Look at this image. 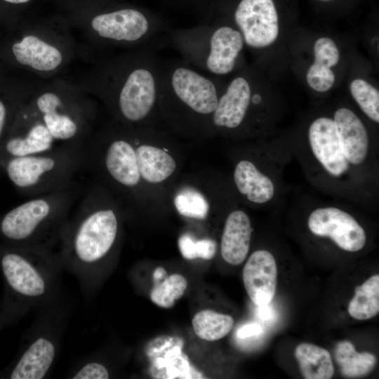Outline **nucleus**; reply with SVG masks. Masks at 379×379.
Returning a JSON list of instances; mask_svg holds the SVG:
<instances>
[{"label":"nucleus","instance_id":"nucleus-12","mask_svg":"<svg viewBox=\"0 0 379 379\" xmlns=\"http://www.w3.org/2000/svg\"><path fill=\"white\" fill-rule=\"evenodd\" d=\"M308 139L314 157L330 175L340 177L349 169L333 119L321 117L314 120L309 127Z\"/></svg>","mask_w":379,"mask_h":379},{"label":"nucleus","instance_id":"nucleus-15","mask_svg":"<svg viewBox=\"0 0 379 379\" xmlns=\"http://www.w3.org/2000/svg\"><path fill=\"white\" fill-rule=\"evenodd\" d=\"M333 121L343 153L350 164L360 165L368 152L369 140L361 120L351 109H338Z\"/></svg>","mask_w":379,"mask_h":379},{"label":"nucleus","instance_id":"nucleus-26","mask_svg":"<svg viewBox=\"0 0 379 379\" xmlns=\"http://www.w3.org/2000/svg\"><path fill=\"white\" fill-rule=\"evenodd\" d=\"M195 334L206 341H215L226 336L234 326V319L211 310L197 312L192 320Z\"/></svg>","mask_w":379,"mask_h":379},{"label":"nucleus","instance_id":"nucleus-9","mask_svg":"<svg viewBox=\"0 0 379 379\" xmlns=\"http://www.w3.org/2000/svg\"><path fill=\"white\" fill-rule=\"evenodd\" d=\"M91 26L103 39L128 43L147 41L151 43L166 31L161 24L134 8H122L98 15L93 18Z\"/></svg>","mask_w":379,"mask_h":379},{"label":"nucleus","instance_id":"nucleus-32","mask_svg":"<svg viewBox=\"0 0 379 379\" xmlns=\"http://www.w3.org/2000/svg\"><path fill=\"white\" fill-rule=\"evenodd\" d=\"M262 331V326L258 323H250L240 327L237 335L239 338H246L258 335Z\"/></svg>","mask_w":379,"mask_h":379},{"label":"nucleus","instance_id":"nucleus-1","mask_svg":"<svg viewBox=\"0 0 379 379\" xmlns=\"http://www.w3.org/2000/svg\"><path fill=\"white\" fill-rule=\"evenodd\" d=\"M101 201L97 190L87 192L77 213L69 217L57 251L63 269L77 278L87 297L96 287L101 266L119 231L116 211Z\"/></svg>","mask_w":379,"mask_h":379},{"label":"nucleus","instance_id":"nucleus-33","mask_svg":"<svg viewBox=\"0 0 379 379\" xmlns=\"http://www.w3.org/2000/svg\"><path fill=\"white\" fill-rule=\"evenodd\" d=\"M258 307V315L262 320L270 321L274 318V311L270 303Z\"/></svg>","mask_w":379,"mask_h":379},{"label":"nucleus","instance_id":"nucleus-22","mask_svg":"<svg viewBox=\"0 0 379 379\" xmlns=\"http://www.w3.org/2000/svg\"><path fill=\"white\" fill-rule=\"evenodd\" d=\"M141 178L150 183H159L168 178L175 171V159L162 149L147 144L135 148Z\"/></svg>","mask_w":379,"mask_h":379},{"label":"nucleus","instance_id":"nucleus-6","mask_svg":"<svg viewBox=\"0 0 379 379\" xmlns=\"http://www.w3.org/2000/svg\"><path fill=\"white\" fill-rule=\"evenodd\" d=\"M167 33L182 59L213 76L231 73L244 46L241 32L227 25H202L168 30Z\"/></svg>","mask_w":379,"mask_h":379},{"label":"nucleus","instance_id":"nucleus-4","mask_svg":"<svg viewBox=\"0 0 379 379\" xmlns=\"http://www.w3.org/2000/svg\"><path fill=\"white\" fill-rule=\"evenodd\" d=\"M8 247L1 251L0 265L23 312L37 310L61 295L63 267L56 252Z\"/></svg>","mask_w":379,"mask_h":379},{"label":"nucleus","instance_id":"nucleus-30","mask_svg":"<svg viewBox=\"0 0 379 379\" xmlns=\"http://www.w3.org/2000/svg\"><path fill=\"white\" fill-rule=\"evenodd\" d=\"M350 93L362 112L374 122H379V91L364 79L357 78L350 84Z\"/></svg>","mask_w":379,"mask_h":379},{"label":"nucleus","instance_id":"nucleus-10","mask_svg":"<svg viewBox=\"0 0 379 379\" xmlns=\"http://www.w3.org/2000/svg\"><path fill=\"white\" fill-rule=\"evenodd\" d=\"M234 18L244 44L252 48H266L279 36V18L273 0H241Z\"/></svg>","mask_w":379,"mask_h":379},{"label":"nucleus","instance_id":"nucleus-18","mask_svg":"<svg viewBox=\"0 0 379 379\" xmlns=\"http://www.w3.org/2000/svg\"><path fill=\"white\" fill-rule=\"evenodd\" d=\"M55 140L42 121H36L22 135H13L4 139L0 145V166L12 157H24L48 152L55 148Z\"/></svg>","mask_w":379,"mask_h":379},{"label":"nucleus","instance_id":"nucleus-16","mask_svg":"<svg viewBox=\"0 0 379 379\" xmlns=\"http://www.w3.org/2000/svg\"><path fill=\"white\" fill-rule=\"evenodd\" d=\"M103 166L110 178L123 187L133 188L140 182L135 148L126 139L116 138L109 143Z\"/></svg>","mask_w":379,"mask_h":379},{"label":"nucleus","instance_id":"nucleus-25","mask_svg":"<svg viewBox=\"0 0 379 379\" xmlns=\"http://www.w3.org/2000/svg\"><path fill=\"white\" fill-rule=\"evenodd\" d=\"M347 311L351 317L366 320L379 312V275L374 274L354 289Z\"/></svg>","mask_w":379,"mask_h":379},{"label":"nucleus","instance_id":"nucleus-28","mask_svg":"<svg viewBox=\"0 0 379 379\" xmlns=\"http://www.w3.org/2000/svg\"><path fill=\"white\" fill-rule=\"evenodd\" d=\"M173 203L178 212L182 216L202 220L208 215V202L203 194L194 188L190 187L180 190Z\"/></svg>","mask_w":379,"mask_h":379},{"label":"nucleus","instance_id":"nucleus-31","mask_svg":"<svg viewBox=\"0 0 379 379\" xmlns=\"http://www.w3.org/2000/svg\"><path fill=\"white\" fill-rule=\"evenodd\" d=\"M178 248L185 259L211 260L216 253L217 244L215 241L209 239L196 241L191 235L185 234L178 239Z\"/></svg>","mask_w":379,"mask_h":379},{"label":"nucleus","instance_id":"nucleus-29","mask_svg":"<svg viewBox=\"0 0 379 379\" xmlns=\"http://www.w3.org/2000/svg\"><path fill=\"white\" fill-rule=\"evenodd\" d=\"M187 287L186 279L179 274H173L162 283L155 285L150 292L151 300L160 307H172L175 301L182 298Z\"/></svg>","mask_w":379,"mask_h":379},{"label":"nucleus","instance_id":"nucleus-8","mask_svg":"<svg viewBox=\"0 0 379 379\" xmlns=\"http://www.w3.org/2000/svg\"><path fill=\"white\" fill-rule=\"evenodd\" d=\"M161 59L149 46L126 72L116 96L117 109L126 121L142 122L158 107Z\"/></svg>","mask_w":379,"mask_h":379},{"label":"nucleus","instance_id":"nucleus-2","mask_svg":"<svg viewBox=\"0 0 379 379\" xmlns=\"http://www.w3.org/2000/svg\"><path fill=\"white\" fill-rule=\"evenodd\" d=\"M75 182L31 197L0 218V235L10 246L56 252L77 197Z\"/></svg>","mask_w":379,"mask_h":379},{"label":"nucleus","instance_id":"nucleus-27","mask_svg":"<svg viewBox=\"0 0 379 379\" xmlns=\"http://www.w3.org/2000/svg\"><path fill=\"white\" fill-rule=\"evenodd\" d=\"M165 369L162 378H203L197 371L194 370L189 361L185 358L180 347L175 346L168 350L164 357H157L152 363L153 375L161 370ZM157 374L156 378L161 372Z\"/></svg>","mask_w":379,"mask_h":379},{"label":"nucleus","instance_id":"nucleus-35","mask_svg":"<svg viewBox=\"0 0 379 379\" xmlns=\"http://www.w3.org/2000/svg\"><path fill=\"white\" fill-rule=\"evenodd\" d=\"M6 2L11 4H22L29 1V0H4Z\"/></svg>","mask_w":379,"mask_h":379},{"label":"nucleus","instance_id":"nucleus-23","mask_svg":"<svg viewBox=\"0 0 379 379\" xmlns=\"http://www.w3.org/2000/svg\"><path fill=\"white\" fill-rule=\"evenodd\" d=\"M294 354L304 378L330 379L333 377L334 366L326 349L303 343L296 347Z\"/></svg>","mask_w":379,"mask_h":379},{"label":"nucleus","instance_id":"nucleus-7","mask_svg":"<svg viewBox=\"0 0 379 379\" xmlns=\"http://www.w3.org/2000/svg\"><path fill=\"white\" fill-rule=\"evenodd\" d=\"M37 312L9 378H44L59 354L70 314L69 304L60 295Z\"/></svg>","mask_w":379,"mask_h":379},{"label":"nucleus","instance_id":"nucleus-17","mask_svg":"<svg viewBox=\"0 0 379 379\" xmlns=\"http://www.w3.org/2000/svg\"><path fill=\"white\" fill-rule=\"evenodd\" d=\"M253 229L248 215L243 211L231 212L225 223L221 239V255L232 265L241 264L250 248Z\"/></svg>","mask_w":379,"mask_h":379},{"label":"nucleus","instance_id":"nucleus-34","mask_svg":"<svg viewBox=\"0 0 379 379\" xmlns=\"http://www.w3.org/2000/svg\"><path fill=\"white\" fill-rule=\"evenodd\" d=\"M8 115L7 108L5 104L0 100V145L4 140V131Z\"/></svg>","mask_w":379,"mask_h":379},{"label":"nucleus","instance_id":"nucleus-5","mask_svg":"<svg viewBox=\"0 0 379 379\" xmlns=\"http://www.w3.org/2000/svg\"><path fill=\"white\" fill-rule=\"evenodd\" d=\"M86 164V149L65 145L43 153L12 157L0 166L21 194L31 197L65 188Z\"/></svg>","mask_w":379,"mask_h":379},{"label":"nucleus","instance_id":"nucleus-21","mask_svg":"<svg viewBox=\"0 0 379 379\" xmlns=\"http://www.w3.org/2000/svg\"><path fill=\"white\" fill-rule=\"evenodd\" d=\"M12 49L18 62L39 71L53 70L62 60V54L55 47L32 35L15 43Z\"/></svg>","mask_w":379,"mask_h":379},{"label":"nucleus","instance_id":"nucleus-20","mask_svg":"<svg viewBox=\"0 0 379 379\" xmlns=\"http://www.w3.org/2000/svg\"><path fill=\"white\" fill-rule=\"evenodd\" d=\"M234 180L239 192L255 204L270 201L274 196L273 182L250 161L241 160L234 171Z\"/></svg>","mask_w":379,"mask_h":379},{"label":"nucleus","instance_id":"nucleus-19","mask_svg":"<svg viewBox=\"0 0 379 379\" xmlns=\"http://www.w3.org/2000/svg\"><path fill=\"white\" fill-rule=\"evenodd\" d=\"M313 50L314 60L307 72L306 80L314 91L326 92L335 81V75L331 68L338 63L340 51L334 41L326 36L315 41Z\"/></svg>","mask_w":379,"mask_h":379},{"label":"nucleus","instance_id":"nucleus-24","mask_svg":"<svg viewBox=\"0 0 379 379\" xmlns=\"http://www.w3.org/2000/svg\"><path fill=\"white\" fill-rule=\"evenodd\" d=\"M335 359L340 373L347 378H359L371 373L376 365V357L370 352H358L347 340L339 342L335 348Z\"/></svg>","mask_w":379,"mask_h":379},{"label":"nucleus","instance_id":"nucleus-3","mask_svg":"<svg viewBox=\"0 0 379 379\" xmlns=\"http://www.w3.org/2000/svg\"><path fill=\"white\" fill-rule=\"evenodd\" d=\"M219 95L215 80L183 59H161L158 107L171 119L208 125Z\"/></svg>","mask_w":379,"mask_h":379},{"label":"nucleus","instance_id":"nucleus-11","mask_svg":"<svg viewBox=\"0 0 379 379\" xmlns=\"http://www.w3.org/2000/svg\"><path fill=\"white\" fill-rule=\"evenodd\" d=\"M307 225L314 234L330 238L345 251L356 252L365 246L364 228L352 215L338 208L315 209L309 215Z\"/></svg>","mask_w":379,"mask_h":379},{"label":"nucleus","instance_id":"nucleus-36","mask_svg":"<svg viewBox=\"0 0 379 379\" xmlns=\"http://www.w3.org/2000/svg\"><path fill=\"white\" fill-rule=\"evenodd\" d=\"M321 1H329V0H321Z\"/></svg>","mask_w":379,"mask_h":379},{"label":"nucleus","instance_id":"nucleus-14","mask_svg":"<svg viewBox=\"0 0 379 379\" xmlns=\"http://www.w3.org/2000/svg\"><path fill=\"white\" fill-rule=\"evenodd\" d=\"M245 289L258 306L270 303L277 288V268L273 255L266 250L253 252L242 273Z\"/></svg>","mask_w":379,"mask_h":379},{"label":"nucleus","instance_id":"nucleus-13","mask_svg":"<svg viewBox=\"0 0 379 379\" xmlns=\"http://www.w3.org/2000/svg\"><path fill=\"white\" fill-rule=\"evenodd\" d=\"M251 82L245 75L234 77L225 91L220 94L212 116V125L216 128L236 129L244 121L252 102Z\"/></svg>","mask_w":379,"mask_h":379}]
</instances>
